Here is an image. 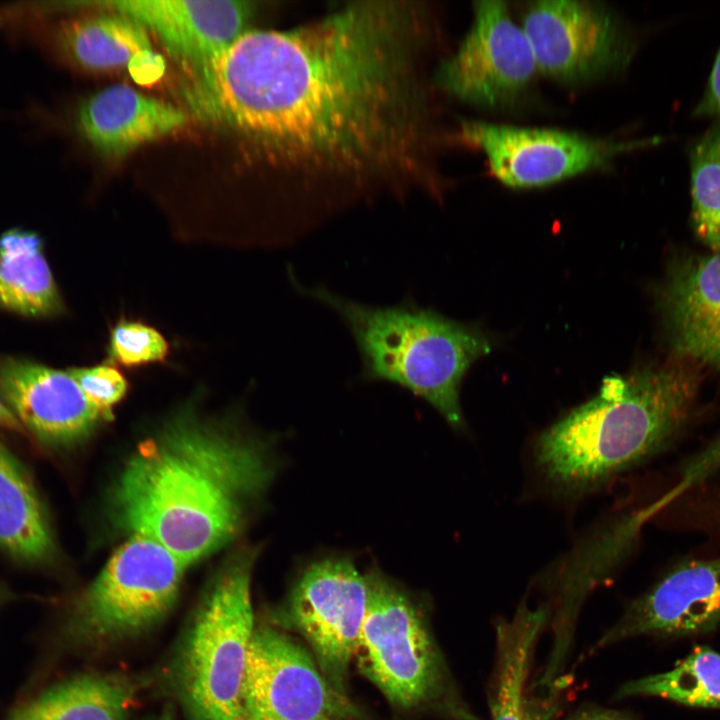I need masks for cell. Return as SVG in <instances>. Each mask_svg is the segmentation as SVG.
Here are the masks:
<instances>
[{"instance_id":"cell-18","label":"cell","mask_w":720,"mask_h":720,"mask_svg":"<svg viewBox=\"0 0 720 720\" xmlns=\"http://www.w3.org/2000/svg\"><path fill=\"white\" fill-rule=\"evenodd\" d=\"M52 44L68 62L87 71L129 68L144 79V64L161 72L164 66L146 29L120 13L62 20L53 29Z\"/></svg>"},{"instance_id":"cell-1","label":"cell","mask_w":720,"mask_h":720,"mask_svg":"<svg viewBox=\"0 0 720 720\" xmlns=\"http://www.w3.org/2000/svg\"><path fill=\"white\" fill-rule=\"evenodd\" d=\"M422 3L357 1L242 34L186 98L296 185L433 184Z\"/></svg>"},{"instance_id":"cell-25","label":"cell","mask_w":720,"mask_h":720,"mask_svg":"<svg viewBox=\"0 0 720 720\" xmlns=\"http://www.w3.org/2000/svg\"><path fill=\"white\" fill-rule=\"evenodd\" d=\"M170 345L155 327L142 321L120 318L109 331L108 361L126 368L164 362Z\"/></svg>"},{"instance_id":"cell-29","label":"cell","mask_w":720,"mask_h":720,"mask_svg":"<svg viewBox=\"0 0 720 720\" xmlns=\"http://www.w3.org/2000/svg\"><path fill=\"white\" fill-rule=\"evenodd\" d=\"M555 697L550 694L548 697L536 700H527L525 720H551L556 711Z\"/></svg>"},{"instance_id":"cell-5","label":"cell","mask_w":720,"mask_h":720,"mask_svg":"<svg viewBox=\"0 0 720 720\" xmlns=\"http://www.w3.org/2000/svg\"><path fill=\"white\" fill-rule=\"evenodd\" d=\"M256 554L241 551L224 564L177 644L170 679L187 720H247L241 690L255 629L250 587Z\"/></svg>"},{"instance_id":"cell-8","label":"cell","mask_w":720,"mask_h":720,"mask_svg":"<svg viewBox=\"0 0 720 720\" xmlns=\"http://www.w3.org/2000/svg\"><path fill=\"white\" fill-rule=\"evenodd\" d=\"M458 138L479 149L493 175L512 188L550 185L607 168L618 156L657 143V138L613 140L577 132L464 121Z\"/></svg>"},{"instance_id":"cell-21","label":"cell","mask_w":720,"mask_h":720,"mask_svg":"<svg viewBox=\"0 0 720 720\" xmlns=\"http://www.w3.org/2000/svg\"><path fill=\"white\" fill-rule=\"evenodd\" d=\"M549 617V608H532L524 602L511 618L497 623L490 720H525L528 676Z\"/></svg>"},{"instance_id":"cell-20","label":"cell","mask_w":720,"mask_h":720,"mask_svg":"<svg viewBox=\"0 0 720 720\" xmlns=\"http://www.w3.org/2000/svg\"><path fill=\"white\" fill-rule=\"evenodd\" d=\"M0 550L27 564L43 563L54 552L51 526L37 489L1 441Z\"/></svg>"},{"instance_id":"cell-31","label":"cell","mask_w":720,"mask_h":720,"mask_svg":"<svg viewBox=\"0 0 720 720\" xmlns=\"http://www.w3.org/2000/svg\"><path fill=\"white\" fill-rule=\"evenodd\" d=\"M0 429H8L16 432L24 430L23 426L16 419L13 413L0 399Z\"/></svg>"},{"instance_id":"cell-27","label":"cell","mask_w":720,"mask_h":720,"mask_svg":"<svg viewBox=\"0 0 720 720\" xmlns=\"http://www.w3.org/2000/svg\"><path fill=\"white\" fill-rule=\"evenodd\" d=\"M720 471V433L680 468L681 481L697 486Z\"/></svg>"},{"instance_id":"cell-15","label":"cell","mask_w":720,"mask_h":720,"mask_svg":"<svg viewBox=\"0 0 720 720\" xmlns=\"http://www.w3.org/2000/svg\"><path fill=\"white\" fill-rule=\"evenodd\" d=\"M0 399L47 445L78 442L103 420L68 370L26 358H0Z\"/></svg>"},{"instance_id":"cell-10","label":"cell","mask_w":720,"mask_h":720,"mask_svg":"<svg viewBox=\"0 0 720 720\" xmlns=\"http://www.w3.org/2000/svg\"><path fill=\"white\" fill-rule=\"evenodd\" d=\"M538 71L563 82H582L623 70L634 40L607 8L575 0L529 4L521 25Z\"/></svg>"},{"instance_id":"cell-16","label":"cell","mask_w":720,"mask_h":720,"mask_svg":"<svg viewBox=\"0 0 720 720\" xmlns=\"http://www.w3.org/2000/svg\"><path fill=\"white\" fill-rule=\"evenodd\" d=\"M660 299L673 348L720 368V251L675 264Z\"/></svg>"},{"instance_id":"cell-19","label":"cell","mask_w":720,"mask_h":720,"mask_svg":"<svg viewBox=\"0 0 720 720\" xmlns=\"http://www.w3.org/2000/svg\"><path fill=\"white\" fill-rule=\"evenodd\" d=\"M0 309L34 318L65 311L36 232L14 228L0 235Z\"/></svg>"},{"instance_id":"cell-4","label":"cell","mask_w":720,"mask_h":720,"mask_svg":"<svg viewBox=\"0 0 720 720\" xmlns=\"http://www.w3.org/2000/svg\"><path fill=\"white\" fill-rule=\"evenodd\" d=\"M292 280L299 293L343 320L359 350L366 381L398 385L427 401L453 428L464 427L462 380L491 349L481 331L409 301L374 307Z\"/></svg>"},{"instance_id":"cell-28","label":"cell","mask_w":720,"mask_h":720,"mask_svg":"<svg viewBox=\"0 0 720 720\" xmlns=\"http://www.w3.org/2000/svg\"><path fill=\"white\" fill-rule=\"evenodd\" d=\"M692 114L696 118L720 120V48L715 56L704 92Z\"/></svg>"},{"instance_id":"cell-32","label":"cell","mask_w":720,"mask_h":720,"mask_svg":"<svg viewBox=\"0 0 720 720\" xmlns=\"http://www.w3.org/2000/svg\"><path fill=\"white\" fill-rule=\"evenodd\" d=\"M147 720H173V713L172 710L168 707L164 709L161 713H158Z\"/></svg>"},{"instance_id":"cell-33","label":"cell","mask_w":720,"mask_h":720,"mask_svg":"<svg viewBox=\"0 0 720 720\" xmlns=\"http://www.w3.org/2000/svg\"><path fill=\"white\" fill-rule=\"evenodd\" d=\"M6 599H7V593L0 586V605Z\"/></svg>"},{"instance_id":"cell-14","label":"cell","mask_w":720,"mask_h":720,"mask_svg":"<svg viewBox=\"0 0 720 720\" xmlns=\"http://www.w3.org/2000/svg\"><path fill=\"white\" fill-rule=\"evenodd\" d=\"M720 624V556L674 564L648 591L632 601L596 642L600 649L640 636H680Z\"/></svg>"},{"instance_id":"cell-2","label":"cell","mask_w":720,"mask_h":720,"mask_svg":"<svg viewBox=\"0 0 720 720\" xmlns=\"http://www.w3.org/2000/svg\"><path fill=\"white\" fill-rule=\"evenodd\" d=\"M272 475L263 448L185 406L128 458L112 512L188 566L237 536Z\"/></svg>"},{"instance_id":"cell-7","label":"cell","mask_w":720,"mask_h":720,"mask_svg":"<svg viewBox=\"0 0 720 720\" xmlns=\"http://www.w3.org/2000/svg\"><path fill=\"white\" fill-rule=\"evenodd\" d=\"M365 578L366 608L354 653L357 667L390 703L416 707L439 692L441 657L412 601L378 571Z\"/></svg>"},{"instance_id":"cell-12","label":"cell","mask_w":720,"mask_h":720,"mask_svg":"<svg viewBox=\"0 0 720 720\" xmlns=\"http://www.w3.org/2000/svg\"><path fill=\"white\" fill-rule=\"evenodd\" d=\"M366 600V578L351 561L324 559L304 569L284 607L287 623L308 643L328 683L343 695Z\"/></svg>"},{"instance_id":"cell-13","label":"cell","mask_w":720,"mask_h":720,"mask_svg":"<svg viewBox=\"0 0 720 720\" xmlns=\"http://www.w3.org/2000/svg\"><path fill=\"white\" fill-rule=\"evenodd\" d=\"M151 31L189 82L202 78L246 31L248 1L118 0L106 3Z\"/></svg>"},{"instance_id":"cell-22","label":"cell","mask_w":720,"mask_h":720,"mask_svg":"<svg viewBox=\"0 0 720 720\" xmlns=\"http://www.w3.org/2000/svg\"><path fill=\"white\" fill-rule=\"evenodd\" d=\"M135 687L112 674L61 681L18 706L6 720H128Z\"/></svg>"},{"instance_id":"cell-11","label":"cell","mask_w":720,"mask_h":720,"mask_svg":"<svg viewBox=\"0 0 720 720\" xmlns=\"http://www.w3.org/2000/svg\"><path fill=\"white\" fill-rule=\"evenodd\" d=\"M247 720H348L353 710L313 655L287 634L255 627L241 690Z\"/></svg>"},{"instance_id":"cell-26","label":"cell","mask_w":720,"mask_h":720,"mask_svg":"<svg viewBox=\"0 0 720 720\" xmlns=\"http://www.w3.org/2000/svg\"><path fill=\"white\" fill-rule=\"evenodd\" d=\"M67 370L103 420H111L114 407L125 398L129 390V382L122 371L108 360Z\"/></svg>"},{"instance_id":"cell-24","label":"cell","mask_w":720,"mask_h":720,"mask_svg":"<svg viewBox=\"0 0 720 720\" xmlns=\"http://www.w3.org/2000/svg\"><path fill=\"white\" fill-rule=\"evenodd\" d=\"M691 219L698 238L720 251V120L689 145Z\"/></svg>"},{"instance_id":"cell-17","label":"cell","mask_w":720,"mask_h":720,"mask_svg":"<svg viewBox=\"0 0 720 720\" xmlns=\"http://www.w3.org/2000/svg\"><path fill=\"white\" fill-rule=\"evenodd\" d=\"M186 114L171 103L125 84L106 87L78 108L80 134L104 157L120 158L185 125Z\"/></svg>"},{"instance_id":"cell-23","label":"cell","mask_w":720,"mask_h":720,"mask_svg":"<svg viewBox=\"0 0 720 720\" xmlns=\"http://www.w3.org/2000/svg\"><path fill=\"white\" fill-rule=\"evenodd\" d=\"M617 696H652L689 706L720 707V653L697 646L671 670L625 683Z\"/></svg>"},{"instance_id":"cell-3","label":"cell","mask_w":720,"mask_h":720,"mask_svg":"<svg viewBox=\"0 0 720 720\" xmlns=\"http://www.w3.org/2000/svg\"><path fill=\"white\" fill-rule=\"evenodd\" d=\"M698 377L680 365L604 379L599 392L547 428L534 445L542 477L586 491L668 448L690 417Z\"/></svg>"},{"instance_id":"cell-9","label":"cell","mask_w":720,"mask_h":720,"mask_svg":"<svg viewBox=\"0 0 720 720\" xmlns=\"http://www.w3.org/2000/svg\"><path fill=\"white\" fill-rule=\"evenodd\" d=\"M472 24L434 82L450 96L484 107L511 105L538 71L531 45L503 1H477Z\"/></svg>"},{"instance_id":"cell-30","label":"cell","mask_w":720,"mask_h":720,"mask_svg":"<svg viewBox=\"0 0 720 720\" xmlns=\"http://www.w3.org/2000/svg\"><path fill=\"white\" fill-rule=\"evenodd\" d=\"M567 720H632L623 713L604 708H587L577 711Z\"/></svg>"},{"instance_id":"cell-6","label":"cell","mask_w":720,"mask_h":720,"mask_svg":"<svg viewBox=\"0 0 720 720\" xmlns=\"http://www.w3.org/2000/svg\"><path fill=\"white\" fill-rule=\"evenodd\" d=\"M186 567L157 542L131 535L77 600L65 635L104 646L143 634L173 608Z\"/></svg>"}]
</instances>
